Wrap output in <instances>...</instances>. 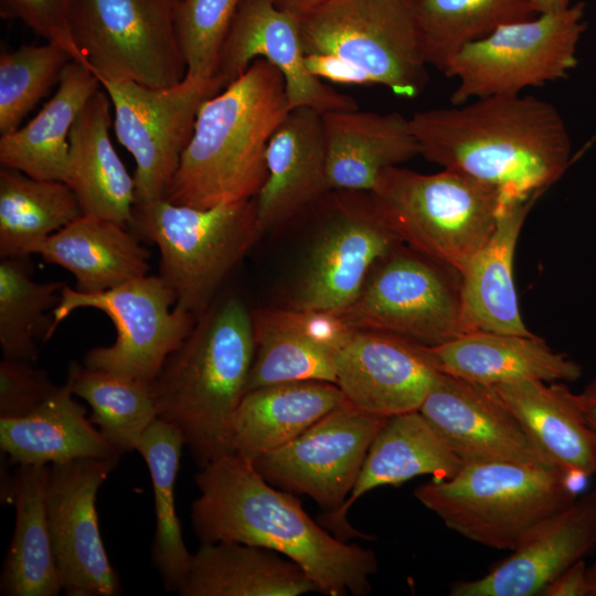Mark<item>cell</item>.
Listing matches in <instances>:
<instances>
[{
	"mask_svg": "<svg viewBox=\"0 0 596 596\" xmlns=\"http://www.w3.org/2000/svg\"><path fill=\"white\" fill-rule=\"evenodd\" d=\"M387 418L344 404L252 464L270 485L306 494L331 514L350 496L370 445Z\"/></svg>",
	"mask_w": 596,
	"mask_h": 596,
	"instance_id": "obj_14",
	"label": "cell"
},
{
	"mask_svg": "<svg viewBox=\"0 0 596 596\" xmlns=\"http://www.w3.org/2000/svg\"><path fill=\"white\" fill-rule=\"evenodd\" d=\"M255 355L252 313L237 298L210 306L173 351L151 391L199 468L233 453L232 426Z\"/></svg>",
	"mask_w": 596,
	"mask_h": 596,
	"instance_id": "obj_4",
	"label": "cell"
},
{
	"mask_svg": "<svg viewBox=\"0 0 596 596\" xmlns=\"http://www.w3.org/2000/svg\"><path fill=\"white\" fill-rule=\"evenodd\" d=\"M336 373L349 405L391 417L417 411L441 371L428 345L387 332L354 330L338 352Z\"/></svg>",
	"mask_w": 596,
	"mask_h": 596,
	"instance_id": "obj_18",
	"label": "cell"
},
{
	"mask_svg": "<svg viewBox=\"0 0 596 596\" xmlns=\"http://www.w3.org/2000/svg\"><path fill=\"white\" fill-rule=\"evenodd\" d=\"M587 596H596V561L587 567Z\"/></svg>",
	"mask_w": 596,
	"mask_h": 596,
	"instance_id": "obj_48",
	"label": "cell"
},
{
	"mask_svg": "<svg viewBox=\"0 0 596 596\" xmlns=\"http://www.w3.org/2000/svg\"><path fill=\"white\" fill-rule=\"evenodd\" d=\"M461 274L400 244L372 269L358 298L337 313L354 330L434 347L462 334Z\"/></svg>",
	"mask_w": 596,
	"mask_h": 596,
	"instance_id": "obj_12",
	"label": "cell"
},
{
	"mask_svg": "<svg viewBox=\"0 0 596 596\" xmlns=\"http://www.w3.org/2000/svg\"><path fill=\"white\" fill-rule=\"evenodd\" d=\"M120 458H83L50 465L45 490L54 558L68 596H116L119 576L98 525V489Z\"/></svg>",
	"mask_w": 596,
	"mask_h": 596,
	"instance_id": "obj_15",
	"label": "cell"
},
{
	"mask_svg": "<svg viewBox=\"0 0 596 596\" xmlns=\"http://www.w3.org/2000/svg\"><path fill=\"white\" fill-rule=\"evenodd\" d=\"M443 373L494 386L518 381L574 382L582 368L535 334L462 333L429 347Z\"/></svg>",
	"mask_w": 596,
	"mask_h": 596,
	"instance_id": "obj_27",
	"label": "cell"
},
{
	"mask_svg": "<svg viewBox=\"0 0 596 596\" xmlns=\"http://www.w3.org/2000/svg\"><path fill=\"white\" fill-rule=\"evenodd\" d=\"M68 3L70 0H0V15L22 21L46 42L63 47L73 60L84 64L72 39Z\"/></svg>",
	"mask_w": 596,
	"mask_h": 596,
	"instance_id": "obj_43",
	"label": "cell"
},
{
	"mask_svg": "<svg viewBox=\"0 0 596 596\" xmlns=\"http://www.w3.org/2000/svg\"><path fill=\"white\" fill-rule=\"evenodd\" d=\"M73 42L102 79L163 88L187 75L173 0H70Z\"/></svg>",
	"mask_w": 596,
	"mask_h": 596,
	"instance_id": "obj_9",
	"label": "cell"
},
{
	"mask_svg": "<svg viewBox=\"0 0 596 596\" xmlns=\"http://www.w3.org/2000/svg\"><path fill=\"white\" fill-rule=\"evenodd\" d=\"M587 565L579 560L554 577L540 593L542 596H587Z\"/></svg>",
	"mask_w": 596,
	"mask_h": 596,
	"instance_id": "obj_44",
	"label": "cell"
},
{
	"mask_svg": "<svg viewBox=\"0 0 596 596\" xmlns=\"http://www.w3.org/2000/svg\"><path fill=\"white\" fill-rule=\"evenodd\" d=\"M73 60L63 47L46 42L0 53V136L17 130Z\"/></svg>",
	"mask_w": 596,
	"mask_h": 596,
	"instance_id": "obj_40",
	"label": "cell"
},
{
	"mask_svg": "<svg viewBox=\"0 0 596 596\" xmlns=\"http://www.w3.org/2000/svg\"><path fill=\"white\" fill-rule=\"evenodd\" d=\"M462 465L418 409L393 415L372 440L344 504L334 513H323L319 523L343 541L361 536L349 524L347 513L364 493L379 487L398 486L423 475L448 479Z\"/></svg>",
	"mask_w": 596,
	"mask_h": 596,
	"instance_id": "obj_22",
	"label": "cell"
},
{
	"mask_svg": "<svg viewBox=\"0 0 596 596\" xmlns=\"http://www.w3.org/2000/svg\"><path fill=\"white\" fill-rule=\"evenodd\" d=\"M539 198L501 200L492 234L461 274L462 333L491 331L533 334L520 312L513 262L522 226Z\"/></svg>",
	"mask_w": 596,
	"mask_h": 596,
	"instance_id": "obj_24",
	"label": "cell"
},
{
	"mask_svg": "<svg viewBox=\"0 0 596 596\" xmlns=\"http://www.w3.org/2000/svg\"><path fill=\"white\" fill-rule=\"evenodd\" d=\"M65 283L36 281L28 257L0 260V347L3 358L34 362L38 342L49 340L53 312Z\"/></svg>",
	"mask_w": 596,
	"mask_h": 596,
	"instance_id": "obj_39",
	"label": "cell"
},
{
	"mask_svg": "<svg viewBox=\"0 0 596 596\" xmlns=\"http://www.w3.org/2000/svg\"><path fill=\"white\" fill-rule=\"evenodd\" d=\"M83 215L68 185L0 168V257H29Z\"/></svg>",
	"mask_w": 596,
	"mask_h": 596,
	"instance_id": "obj_35",
	"label": "cell"
},
{
	"mask_svg": "<svg viewBox=\"0 0 596 596\" xmlns=\"http://www.w3.org/2000/svg\"><path fill=\"white\" fill-rule=\"evenodd\" d=\"M47 264L66 269L75 289L103 292L149 275L150 251L127 225L82 215L53 235L38 249Z\"/></svg>",
	"mask_w": 596,
	"mask_h": 596,
	"instance_id": "obj_28",
	"label": "cell"
},
{
	"mask_svg": "<svg viewBox=\"0 0 596 596\" xmlns=\"http://www.w3.org/2000/svg\"><path fill=\"white\" fill-rule=\"evenodd\" d=\"M369 198L403 244L460 274L492 234L501 195L462 172H381Z\"/></svg>",
	"mask_w": 596,
	"mask_h": 596,
	"instance_id": "obj_5",
	"label": "cell"
},
{
	"mask_svg": "<svg viewBox=\"0 0 596 596\" xmlns=\"http://www.w3.org/2000/svg\"><path fill=\"white\" fill-rule=\"evenodd\" d=\"M493 387L550 466L596 475V433L577 394L563 383L533 380Z\"/></svg>",
	"mask_w": 596,
	"mask_h": 596,
	"instance_id": "obj_29",
	"label": "cell"
},
{
	"mask_svg": "<svg viewBox=\"0 0 596 596\" xmlns=\"http://www.w3.org/2000/svg\"><path fill=\"white\" fill-rule=\"evenodd\" d=\"M252 320L255 355L246 393L290 381L336 384L338 352L354 331L337 313L286 308L258 310Z\"/></svg>",
	"mask_w": 596,
	"mask_h": 596,
	"instance_id": "obj_21",
	"label": "cell"
},
{
	"mask_svg": "<svg viewBox=\"0 0 596 596\" xmlns=\"http://www.w3.org/2000/svg\"><path fill=\"white\" fill-rule=\"evenodd\" d=\"M183 447L181 433L157 418L146 429L136 449L143 458L152 482L156 518L152 563L164 588L177 593L185 581L193 556L184 543L174 500Z\"/></svg>",
	"mask_w": 596,
	"mask_h": 596,
	"instance_id": "obj_36",
	"label": "cell"
},
{
	"mask_svg": "<svg viewBox=\"0 0 596 596\" xmlns=\"http://www.w3.org/2000/svg\"><path fill=\"white\" fill-rule=\"evenodd\" d=\"M426 160L494 188L501 200L541 195L566 171L570 135L556 107L529 95H494L408 118Z\"/></svg>",
	"mask_w": 596,
	"mask_h": 596,
	"instance_id": "obj_2",
	"label": "cell"
},
{
	"mask_svg": "<svg viewBox=\"0 0 596 596\" xmlns=\"http://www.w3.org/2000/svg\"><path fill=\"white\" fill-rule=\"evenodd\" d=\"M400 244L369 194L361 202L340 204L315 241L288 308L345 309L358 298L374 266Z\"/></svg>",
	"mask_w": 596,
	"mask_h": 596,
	"instance_id": "obj_16",
	"label": "cell"
},
{
	"mask_svg": "<svg viewBox=\"0 0 596 596\" xmlns=\"http://www.w3.org/2000/svg\"><path fill=\"white\" fill-rule=\"evenodd\" d=\"M50 466L19 465L14 470V531L0 578L2 595L56 596L63 590L46 517Z\"/></svg>",
	"mask_w": 596,
	"mask_h": 596,
	"instance_id": "obj_34",
	"label": "cell"
},
{
	"mask_svg": "<svg viewBox=\"0 0 596 596\" xmlns=\"http://www.w3.org/2000/svg\"><path fill=\"white\" fill-rule=\"evenodd\" d=\"M529 2L538 14L558 12L573 4L572 0H529Z\"/></svg>",
	"mask_w": 596,
	"mask_h": 596,
	"instance_id": "obj_47",
	"label": "cell"
},
{
	"mask_svg": "<svg viewBox=\"0 0 596 596\" xmlns=\"http://www.w3.org/2000/svg\"><path fill=\"white\" fill-rule=\"evenodd\" d=\"M305 54L332 56L364 85L412 98L428 73L415 0H328L300 19Z\"/></svg>",
	"mask_w": 596,
	"mask_h": 596,
	"instance_id": "obj_8",
	"label": "cell"
},
{
	"mask_svg": "<svg viewBox=\"0 0 596 596\" xmlns=\"http://www.w3.org/2000/svg\"><path fill=\"white\" fill-rule=\"evenodd\" d=\"M289 110L283 74L256 58L200 107L164 199L210 209L256 198L267 178V145Z\"/></svg>",
	"mask_w": 596,
	"mask_h": 596,
	"instance_id": "obj_3",
	"label": "cell"
},
{
	"mask_svg": "<svg viewBox=\"0 0 596 596\" xmlns=\"http://www.w3.org/2000/svg\"><path fill=\"white\" fill-rule=\"evenodd\" d=\"M267 178L256 201L260 235L330 190L322 114L289 110L266 149Z\"/></svg>",
	"mask_w": 596,
	"mask_h": 596,
	"instance_id": "obj_23",
	"label": "cell"
},
{
	"mask_svg": "<svg viewBox=\"0 0 596 596\" xmlns=\"http://www.w3.org/2000/svg\"><path fill=\"white\" fill-rule=\"evenodd\" d=\"M415 12L426 61L444 75L464 46L538 15L529 0H415Z\"/></svg>",
	"mask_w": 596,
	"mask_h": 596,
	"instance_id": "obj_37",
	"label": "cell"
},
{
	"mask_svg": "<svg viewBox=\"0 0 596 596\" xmlns=\"http://www.w3.org/2000/svg\"><path fill=\"white\" fill-rule=\"evenodd\" d=\"M281 11L301 19L328 0H273Z\"/></svg>",
	"mask_w": 596,
	"mask_h": 596,
	"instance_id": "obj_45",
	"label": "cell"
},
{
	"mask_svg": "<svg viewBox=\"0 0 596 596\" xmlns=\"http://www.w3.org/2000/svg\"><path fill=\"white\" fill-rule=\"evenodd\" d=\"M66 383L91 407V422L120 454L137 449L158 418L151 383L71 363Z\"/></svg>",
	"mask_w": 596,
	"mask_h": 596,
	"instance_id": "obj_38",
	"label": "cell"
},
{
	"mask_svg": "<svg viewBox=\"0 0 596 596\" xmlns=\"http://www.w3.org/2000/svg\"><path fill=\"white\" fill-rule=\"evenodd\" d=\"M256 58L276 66L285 79L290 109L309 107L320 114L356 109L355 100L313 76L306 66L300 20L273 0H242L223 41L215 77L223 88Z\"/></svg>",
	"mask_w": 596,
	"mask_h": 596,
	"instance_id": "obj_19",
	"label": "cell"
},
{
	"mask_svg": "<svg viewBox=\"0 0 596 596\" xmlns=\"http://www.w3.org/2000/svg\"><path fill=\"white\" fill-rule=\"evenodd\" d=\"M577 396L588 424L596 433V377Z\"/></svg>",
	"mask_w": 596,
	"mask_h": 596,
	"instance_id": "obj_46",
	"label": "cell"
},
{
	"mask_svg": "<svg viewBox=\"0 0 596 596\" xmlns=\"http://www.w3.org/2000/svg\"><path fill=\"white\" fill-rule=\"evenodd\" d=\"M344 404L338 385L326 381H290L254 389L245 393L234 415L233 453L253 462Z\"/></svg>",
	"mask_w": 596,
	"mask_h": 596,
	"instance_id": "obj_30",
	"label": "cell"
},
{
	"mask_svg": "<svg viewBox=\"0 0 596 596\" xmlns=\"http://www.w3.org/2000/svg\"><path fill=\"white\" fill-rule=\"evenodd\" d=\"M52 98L24 126L0 137V163L32 178L64 182L72 127L89 98L102 88L85 64L72 60Z\"/></svg>",
	"mask_w": 596,
	"mask_h": 596,
	"instance_id": "obj_33",
	"label": "cell"
},
{
	"mask_svg": "<svg viewBox=\"0 0 596 596\" xmlns=\"http://www.w3.org/2000/svg\"><path fill=\"white\" fill-rule=\"evenodd\" d=\"M585 28V6L577 2L558 12L502 25L464 46L445 74L458 82L451 105L519 95L525 88L565 78L577 64Z\"/></svg>",
	"mask_w": 596,
	"mask_h": 596,
	"instance_id": "obj_10",
	"label": "cell"
},
{
	"mask_svg": "<svg viewBox=\"0 0 596 596\" xmlns=\"http://www.w3.org/2000/svg\"><path fill=\"white\" fill-rule=\"evenodd\" d=\"M34 362L3 358L0 362V417H23L40 407L58 386Z\"/></svg>",
	"mask_w": 596,
	"mask_h": 596,
	"instance_id": "obj_42",
	"label": "cell"
},
{
	"mask_svg": "<svg viewBox=\"0 0 596 596\" xmlns=\"http://www.w3.org/2000/svg\"><path fill=\"white\" fill-rule=\"evenodd\" d=\"M111 102L100 88L79 111L70 134L64 182L83 215L129 225L136 203L135 180L110 140Z\"/></svg>",
	"mask_w": 596,
	"mask_h": 596,
	"instance_id": "obj_25",
	"label": "cell"
},
{
	"mask_svg": "<svg viewBox=\"0 0 596 596\" xmlns=\"http://www.w3.org/2000/svg\"><path fill=\"white\" fill-rule=\"evenodd\" d=\"M330 190L370 192L381 172L418 153L408 118L356 109L322 114Z\"/></svg>",
	"mask_w": 596,
	"mask_h": 596,
	"instance_id": "obj_26",
	"label": "cell"
},
{
	"mask_svg": "<svg viewBox=\"0 0 596 596\" xmlns=\"http://www.w3.org/2000/svg\"><path fill=\"white\" fill-rule=\"evenodd\" d=\"M200 496L191 507L200 542H238L275 551L297 563L318 593L364 596L377 572L375 553L347 543L304 510L295 494L265 480L240 455H225L199 468Z\"/></svg>",
	"mask_w": 596,
	"mask_h": 596,
	"instance_id": "obj_1",
	"label": "cell"
},
{
	"mask_svg": "<svg viewBox=\"0 0 596 596\" xmlns=\"http://www.w3.org/2000/svg\"><path fill=\"white\" fill-rule=\"evenodd\" d=\"M242 0H173L178 42L187 76L209 78L216 72L220 51Z\"/></svg>",
	"mask_w": 596,
	"mask_h": 596,
	"instance_id": "obj_41",
	"label": "cell"
},
{
	"mask_svg": "<svg viewBox=\"0 0 596 596\" xmlns=\"http://www.w3.org/2000/svg\"><path fill=\"white\" fill-rule=\"evenodd\" d=\"M414 497L467 540L510 551L576 499L561 470L509 462L464 464L448 479L422 483Z\"/></svg>",
	"mask_w": 596,
	"mask_h": 596,
	"instance_id": "obj_6",
	"label": "cell"
},
{
	"mask_svg": "<svg viewBox=\"0 0 596 596\" xmlns=\"http://www.w3.org/2000/svg\"><path fill=\"white\" fill-rule=\"evenodd\" d=\"M114 109L118 141L135 160L136 203L164 199L191 140L202 104L223 89L215 77L187 76L152 88L131 81H99Z\"/></svg>",
	"mask_w": 596,
	"mask_h": 596,
	"instance_id": "obj_13",
	"label": "cell"
},
{
	"mask_svg": "<svg viewBox=\"0 0 596 596\" xmlns=\"http://www.w3.org/2000/svg\"><path fill=\"white\" fill-rule=\"evenodd\" d=\"M74 396L65 382L29 415L0 417L1 453L10 465L50 466L83 458L121 457Z\"/></svg>",
	"mask_w": 596,
	"mask_h": 596,
	"instance_id": "obj_31",
	"label": "cell"
},
{
	"mask_svg": "<svg viewBox=\"0 0 596 596\" xmlns=\"http://www.w3.org/2000/svg\"><path fill=\"white\" fill-rule=\"evenodd\" d=\"M318 592L307 573L286 556L238 542H201L181 596H300Z\"/></svg>",
	"mask_w": 596,
	"mask_h": 596,
	"instance_id": "obj_32",
	"label": "cell"
},
{
	"mask_svg": "<svg viewBox=\"0 0 596 596\" xmlns=\"http://www.w3.org/2000/svg\"><path fill=\"white\" fill-rule=\"evenodd\" d=\"M159 251V276L173 290L175 307L196 317L210 308L226 276L262 236L256 201L210 209L166 199L135 203L128 225Z\"/></svg>",
	"mask_w": 596,
	"mask_h": 596,
	"instance_id": "obj_7",
	"label": "cell"
},
{
	"mask_svg": "<svg viewBox=\"0 0 596 596\" xmlns=\"http://www.w3.org/2000/svg\"><path fill=\"white\" fill-rule=\"evenodd\" d=\"M418 411L462 464L552 467L493 386L441 372Z\"/></svg>",
	"mask_w": 596,
	"mask_h": 596,
	"instance_id": "obj_17",
	"label": "cell"
},
{
	"mask_svg": "<svg viewBox=\"0 0 596 596\" xmlns=\"http://www.w3.org/2000/svg\"><path fill=\"white\" fill-rule=\"evenodd\" d=\"M175 302L173 290L159 275L149 274L96 294L65 285L52 312L49 339L75 310H99L113 321L116 339L110 345L89 349L83 364L151 383L198 318Z\"/></svg>",
	"mask_w": 596,
	"mask_h": 596,
	"instance_id": "obj_11",
	"label": "cell"
},
{
	"mask_svg": "<svg viewBox=\"0 0 596 596\" xmlns=\"http://www.w3.org/2000/svg\"><path fill=\"white\" fill-rule=\"evenodd\" d=\"M596 546V490L541 522L488 574L455 583L451 596H533Z\"/></svg>",
	"mask_w": 596,
	"mask_h": 596,
	"instance_id": "obj_20",
	"label": "cell"
}]
</instances>
